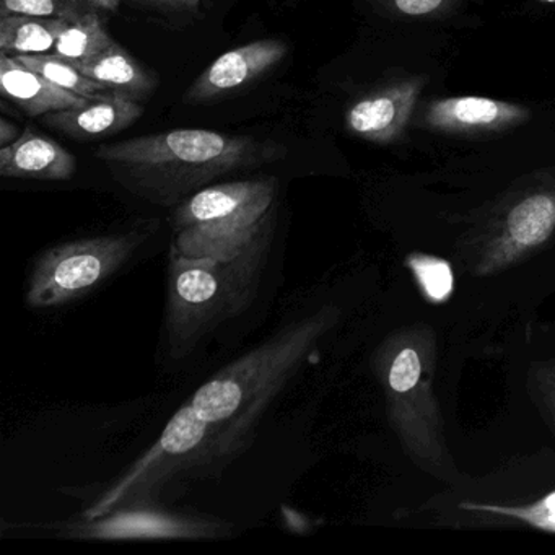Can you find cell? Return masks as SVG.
Returning a JSON list of instances; mask_svg holds the SVG:
<instances>
[{"instance_id":"20","label":"cell","mask_w":555,"mask_h":555,"mask_svg":"<svg viewBox=\"0 0 555 555\" xmlns=\"http://www.w3.org/2000/svg\"><path fill=\"white\" fill-rule=\"evenodd\" d=\"M408 264L417 279L422 294L428 300L437 304L450 297L453 291V272L447 261L435 256L412 255L408 258Z\"/></svg>"},{"instance_id":"17","label":"cell","mask_w":555,"mask_h":555,"mask_svg":"<svg viewBox=\"0 0 555 555\" xmlns=\"http://www.w3.org/2000/svg\"><path fill=\"white\" fill-rule=\"evenodd\" d=\"M113 43L115 40L106 31L102 15L100 12H93L79 21L67 22L64 25L53 54L80 67Z\"/></svg>"},{"instance_id":"8","label":"cell","mask_w":555,"mask_h":555,"mask_svg":"<svg viewBox=\"0 0 555 555\" xmlns=\"http://www.w3.org/2000/svg\"><path fill=\"white\" fill-rule=\"evenodd\" d=\"M66 538L83 541H141V539H219L232 532V525L217 516L177 512L160 502L118 506L96 518L64 522Z\"/></svg>"},{"instance_id":"22","label":"cell","mask_w":555,"mask_h":555,"mask_svg":"<svg viewBox=\"0 0 555 555\" xmlns=\"http://www.w3.org/2000/svg\"><path fill=\"white\" fill-rule=\"evenodd\" d=\"M534 378L542 402H544L545 408L555 421V362L538 366Z\"/></svg>"},{"instance_id":"19","label":"cell","mask_w":555,"mask_h":555,"mask_svg":"<svg viewBox=\"0 0 555 555\" xmlns=\"http://www.w3.org/2000/svg\"><path fill=\"white\" fill-rule=\"evenodd\" d=\"M93 12L102 11L92 0H0V17L22 14L76 22Z\"/></svg>"},{"instance_id":"6","label":"cell","mask_w":555,"mask_h":555,"mask_svg":"<svg viewBox=\"0 0 555 555\" xmlns=\"http://www.w3.org/2000/svg\"><path fill=\"white\" fill-rule=\"evenodd\" d=\"M154 233L155 222H144L44 249L28 274L25 304L34 310H54L87 297L118 274Z\"/></svg>"},{"instance_id":"16","label":"cell","mask_w":555,"mask_h":555,"mask_svg":"<svg viewBox=\"0 0 555 555\" xmlns=\"http://www.w3.org/2000/svg\"><path fill=\"white\" fill-rule=\"evenodd\" d=\"M67 22L34 15H4L0 17V53L9 56L53 54Z\"/></svg>"},{"instance_id":"1","label":"cell","mask_w":555,"mask_h":555,"mask_svg":"<svg viewBox=\"0 0 555 555\" xmlns=\"http://www.w3.org/2000/svg\"><path fill=\"white\" fill-rule=\"evenodd\" d=\"M337 320L339 310L334 307L300 314L227 363L175 412L160 437L83 509L82 518L131 503L160 502L190 483L222 476L251 448L269 409Z\"/></svg>"},{"instance_id":"23","label":"cell","mask_w":555,"mask_h":555,"mask_svg":"<svg viewBox=\"0 0 555 555\" xmlns=\"http://www.w3.org/2000/svg\"><path fill=\"white\" fill-rule=\"evenodd\" d=\"M22 134L24 131L17 125L9 121L8 118H0V149L14 144L22 138Z\"/></svg>"},{"instance_id":"25","label":"cell","mask_w":555,"mask_h":555,"mask_svg":"<svg viewBox=\"0 0 555 555\" xmlns=\"http://www.w3.org/2000/svg\"><path fill=\"white\" fill-rule=\"evenodd\" d=\"M96 9L102 12H115L118 11L121 0H92Z\"/></svg>"},{"instance_id":"10","label":"cell","mask_w":555,"mask_h":555,"mask_svg":"<svg viewBox=\"0 0 555 555\" xmlns=\"http://www.w3.org/2000/svg\"><path fill=\"white\" fill-rule=\"evenodd\" d=\"M288 47L281 40H258L214 61L188 89L186 103H206L243 89L274 69Z\"/></svg>"},{"instance_id":"15","label":"cell","mask_w":555,"mask_h":555,"mask_svg":"<svg viewBox=\"0 0 555 555\" xmlns=\"http://www.w3.org/2000/svg\"><path fill=\"white\" fill-rule=\"evenodd\" d=\"M79 69L112 95L132 102L149 99L158 86L157 77L116 41Z\"/></svg>"},{"instance_id":"24","label":"cell","mask_w":555,"mask_h":555,"mask_svg":"<svg viewBox=\"0 0 555 555\" xmlns=\"http://www.w3.org/2000/svg\"><path fill=\"white\" fill-rule=\"evenodd\" d=\"M155 2L170 9H177V11H197L201 5V0H155Z\"/></svg>"},{"instance_id":"26","label":"cell","mask_w":555,"mask_h":555,"mask_svg":"<svg viewBox=\"0 0 555 555\" xmlns=\"http://www.w3.org/2000/svg\"><path fill=\"white\" fill-rule=\"evenodd\" d=\"M539 2H542V4L555 5V0H539Z\"/></svg>"},{"instance_id":"9","label":"cell","mask_w":555,"mask_h":555,"mask_svg":"<svg viewBox=\"0 0 555 555\" xmlns=\"http://www.w3.org/2000/svg\"><path fill=\"white\" fill-rule=\"evenodd\" d=\"M424 87V79L412 77L360 96L347 109V131L375 144H392L411 121Z\"/></svg>"},{"instance_id":"14","label":"cell","mask_w":555,"mask_h":555,"mask_svg":"<svg viewBox=\"0 0 555 555\" xmlns=\"http://www.w3.org/2000/svg\"><path fill=\"white\" fill-rule=\"evenodd\" d=\"M142 115L144 108L138 102L109 95L76 108L48 113L43 122L67 138L90 141L119 134L134 126Z\"/></svg>"},{"instance_id":"21","label":"cell","mask_w":555,"mask_h":555,"mask_svg":"<svg viewBox=\"0 0 555 555\" xmlns=\"http://www.w3.org/2000/svg\"><path fill=\"white\" fill-rule=\"evenodd\" d=\"M388 14L425 18L450 14L461 0H375Z\"/></svg>"},{"instance_id":"3","label":"cell","mask_w":555,"mask_h":555,"mask_svg":"<svg viewBox=\"0 0 555 555\" xmlns=\"http://www.w3.org/2000/svg\"><path fill=\"white\" fill-rule=\"evenodd\" d=\"M278 216V178L222 181L175 207L170 251L223 266L256 297Z\"/></svg>"},{"instance_id":"5","label":"cell","mask_w":555,"mask_h":555,"mask_svg":"<svg viewBox=\"0 0 555 555\" xmlns=\"http://www.w3.org/2000/svg\"><path fill=\"white\" fill-rule=\"evenodd\" d=\"M256 297L232 272L209 259L170 251L164 337L171 360H186L225 321L240 317Z\"/></svg>"},{"instance_id":"2","label":"cell","mask_w":555,"mask_h":555,"mask_svg":"<svg viewBox=\"0 0 555 555\" xmlns=\"http://www.w3.org/2000/svg\"><path fill=\"white\" fill-rule=\"evenodd\" d=\"M95 157L139 199L177 207L204 188L287 157L279 142L207 129H175L100 145Z\"/></svg>"},{"instance_id":"11","label":"cell","mask_w":555,"mask_h":555,"mask_svg":"<svg viewBox=\"0 0 555 555\" xmlns=\"http://www.w3.org/2000/svg\"><path fill=\"white\" fill-rule=\"evenodd\" d=\"M529 119L531 112L516 103L451 96L428 103L422 125L441 134L487 135L508 131Z\"/></svg>"},{"instance_id":"7","label":"cell","mask_w":555,"mask_h":555,"mask_svg":"<svg viewBox=\"0 0 555 555\" xmlns=\"http://www.w3.org/2000/svg\"><path fill=\"white\" fill-rule=\"evenodd\" d=\"M555 233V171L526 178L493 210L479 243L476 274L505 271Z\"/></svg>"},{"instance_id":"18","label":"cell","mask_w":555,"mask_h":555,"mask_svg":"<svg viewBox=\"0 0 555 555\" xmlns=\"http://www.w3.org/2000/svg\"><path fill=\"white\" fill-rule=\"evenodd\" d=\"M14 57H17V61H21L28 69L41 74L54 86L61 87L67 92L86 96L93 102L112 95L105 87L87 77L79 67L57 54H27V56Z\"/></svg>"},{"instance_id":"4","label":"cell","mask_w":555,"mask_h":555,"mask_svg":"<svg viewBox=\"0 0 555 555\" xmlns=\"http://www.w3.org/2000/svg\"><path fill=\"white\" fill-rule=\"evenodd\" d=\"M435 336L422 326L389 336L376 350L373 366L385 391L389 418L405 450L438 476L450 473L440 405L431 389Z\"/></svg>"},{"instance_id":"13","label":"cell","mask_w":555,"mask_h":555,"mask_svg":"<svg viewBox=\"0 0 555 555\" xmlns=\"http://www.w3.org/2000/svg\"><path fill=\"white\" fill-rule=\"evenodd\" d=\"M0 93L30 118L87 105L93 100L67 92L28 69L17 57L0 53Z\"/></svg>"},{"instance_id":"12","label":"cell","mask_w":555,"mask_h":555,"mask_svg":"<svg viewBox=\"0 0 555 555\" xmlns=\"http://www.w3.org/2000/svg\"><path fill=\"white\" fill-rule=\"evenodd\" d=\"M79 162L60 142L34 128L14 144L0 149V177L12 180L69 181Z\"/></svg>"}]
</instances>
